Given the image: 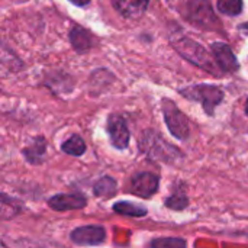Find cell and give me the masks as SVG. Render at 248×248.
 Listing matches in <instances>:
<instances>
[{
	"instance_id": "6da1fadb",
	"label": "cell",
	"mask_w": 248,
	"mask_h": 248,
	"mask_svg": "<svg viewBox=\"0 0 248 248\" xmlns=\"http://www.w3.org/2000/svg\"><path fill=\"white\" fill-rule=\"evenodd\" d=\"M170 44L185 60H187L193 65L211 73L212 76H219L222 73L218 62L214 61V58L209 55V52L201 44L193 41L192 38H189L180 32H173L170 35Z\"/></svg>"
},
{
	"instance_id": "7a4b0ae2",
	"label": "cell",
	"mask_w": 248,
	"mask_h": 248,
	"mask_svg": "<svg viewBox=\"0 0 248 248\" xmlns=\"http://www.w3.org/2000/svg\"><path fill=\"white\" fill-rule=\"evenodd\" d=\"M140 150L151 160L161 161V163H176L177 160L183 158V153L170 145L164 138H161L155 131H145L141 142Z\"/></svg>"
},
{
	"instance_id": "3957f363",
	"label": "cell",
	"mask_w": 248,
	"mask_h": 248,
	"mask_svg": "<svg viewBox=\"0 0 248 248\" xmlns=\"http://www.w3.org/2000/svg\"><path fill=\"white\" fill-rule=\"evenodd\" d=\"M180 94L186 96L190 100H196L201 102L206 115H214L215 109L218 105H221V102L224 100V92L221 87L215 86V84H193L190 87L186 89H180L179 90Z\"/></svg>"
},
{
	"instance_id": "277c9868",
	"label": "cell",
	"mask_w": 248,
	"mask_h": 248,
	"mask_svg": "<svg viewBox=\"0 0 248 248\" xmlns=\"http://www.w3.org/2000/svg\"><path fill=\"white\" fill-rule=\"evenodd\" d=\"M161 108H163V115H164V121L166 125L169 128V131L171 132L173 137H176L180 141H185L189 138V119L186 118V115L177 108V105L164 97L161 100Z\"/></svg>"
},
{
	"instance_id": "5b68a950",
	"label": "cell",
	"mask_w": 248,
	"mask_h": 248,
	"mask_svg": "<svg viewBox=\"0 0 248 248\" xmlns=\"http://www.w3.org/2000/svg\"><path fill=\"white\" fill-rule=\"evenodd\" d=\"M106 131L109 135V140L112 142V145L116 150H125L129 145V129L126 125V121L118 115V113H112L108 118L106 122Z\"/></svg>"
},
{
	"instance_id": "8992f818",
	"label": "cell",
	"mask_w": 248,
	"mask_h": 248,
	"mask_svg": "<svg viewBox=\"0 0 248 248\" xmlns=\"http://www.w3.org/2000/svg\"><path fill=\"white\" fill-rule=\"evenodd\" d=\"M189 4V19L193 23L202 26L203 29H214V26H219L218 19L215 17V13L208 0H195Z\"/></svg>"
},
{
	"instance_id": "52a82bcc",
	"label": "cell",
	"mask_w": 248,
	"mask_h": 248,
	"mask_svg": "<svg viewBox=\"0 0 248 248\" xmlns=\"http://www.w3.org/2000/svg\"><path fill=\"white\" fill-rule=\"evenodd\" d=\"M106 231L100 225H86L78 227L71 231L70 240L76 246H99L105 241Z\"/></svg>"
},
{
	"instance_id": "ba28073f",
	"label": "cell",
	"mask_w": 248,
	"mask_h": 248,
	"mask_svg": "<svg viewBox=\"0 0 248 248\" xmlns=\"http://www.w3.org/2000/svg\"><path fill=\"white\" fill-rule=\"evenodd\" d=\"M211 51L215 57V61L218 62L219 68L222 70V73L227 74H232L238 70L240 64L238 60L235 57V54L232 52V48L225 44V42H214L211 45Z\"/></svg>"
},
{
	"instance_id": "9c48e42d",
	"label": "cell",
	"mask_w": 248,
	"mask_h": 248,
	"mask_svg": "<svg viewBox=\"0 0 248 248\" xmlns=\"http://www.w3.org/2000/svg\"><path fill=\"white\" fill-rule=\"evenodd\" d=\"M158 185H160V180L155 174L148 173V171L138 173L131 180V192L137 196L148 199L157 193Z\"/></svg>"
},
{
	"instance_id": "30bf717a",
	"label": "cell",
	"mask_w": 248,
	"mask_h": 248,
	"mask_svg": "<svg viewBox=\"0 0 248 248\" xmlns=\"http://www.w3.org/2000/svg\"><path fill=\"white\" fill-rule=\"evenodd\" d=\"M48 205L51 209L57 212L77 211V209H83L87 205V199L80 193H60L52 196L48 201Z\"/></svg>"
},
{
	"instance_id": "8fae6325",
	"label": "cell",
	"mask_w": 248,
	"mask_h": 248,
	"mask_svg": "<svg viewBox=\"0 0 248 248\" xmlns=\"http://www.w3.org/2000/svg\"><path fill=\"white\" fill-rule=\"evenodd\" d=\"M115 10L124 17L135 19L145 13L150 0H112Z\"/></svg>"
},
{
	"instance_id": "7c38bea8",
	"label": "cell",
	"mask_w": 248,
	"mask_h": 248,
	"mask_svg": "<svg viewBox=\"0 0 248 248\" xmlns=\"http://www.w3.org/2000/svg\"><path fill=\"white\" fill-rule=\"evenodd\" d=\"M68 36H70L71 46H73L78 54L87 52V51L93 46V36H92V33H90L87 29L81 28V26H74V28L70 31Z\"/></svg>"
},
{
	"instance_id": "4fadbf2b",
	"label": "cell",
	"mask_w": 248,
	"mask_h": 248,
	"mask_svg": "<svg viewBox=\"0 0 248 248\" xmlns=\"http://www.w3.org/2000/svg\"><path fill=\"white\" fill-rule=\"evenodd\" d=\"M22 154L25 155V158L28 160V163L31 164H42L45 160V154H46V141L44 137H36L32 144L26 148L22 150Z\"/></svg>"
},
{
	"instance_id": "5bb4252c",
	"label": "cell",
	"mask_w": 248,
	"mask_h": 248,
	"mask_svg": "<svg viewBox=\"0 0 248 248\" xmlns=\"http://www.w3.org/2000/svg\"><path fill=\"white\" fill-rule=\"evenodd\" d=\"M116 189H118V183L115 179H112L110 176H105L102 179H99L94 186H93V192L97 198H102V199H109L112 198L115 193H116Z\"/></svg>"
},
{
	"instance_id": "9a60e30c",
	"label": "cell",
	"mask_w": 248,
	"mask_h": 248,
	"mask_svg": "<svg viewBox=\"0 0 248 248\" xmlns=\"http://www.w3.org/2000/svg\"><path fill=\"white\" fill-rule=\"evenodd\" d=\"M112 209H113V212H116L119 215H126V217H134V218L145 217L148 212L145 206L135 203V202H126V201L115 203Z\"/></svg>"
},
{
	"instance_id": "2e32d148",
	"label": "cell",
	"mask_w": 248,
	"mask_h": 248,
	"mask_svg": "<svg viewBox=\"0 0 248 248\" xmlns=\"http://www.w3.org/2000/svg\"><path fill=\"white\" fill-rule=\"evenodd\" d=\"M61 150L68 154V155H74V157H80L86 153L87 147H86V142L81 137L78 135H71L67 141L62 142L61 145Z\"/></svg>"
},
{
	"instance_id": "e0dca14e",
	"label": "cell",
	"mask_w": 248,
	"mask_h": 248,
	"mask_svg": "<svg viewBox=\"0 0 248 248\" xmlns=\"http://www.w3.org/2000/svg\"><path fill=\"white\" fill-rule=\"evenodd\" d=\"M243 7V0H218V10L228 16H238Z\"/></svg>"
},
{
	"instance_id": "ac0fdd59",
	"label": "cell",
	"mask_w": 248,
	"mask_h": 248,
	"mask_svg": "<svg viewBox=\"0 0 248 248\" xmlns=\"http://www.w3.org/2000/svg\"><path fill=\"white\" fill-rule=\"evenodd\" d=\"M187 205H189V199L183 190H179L166 199V206L173 211H183L185 208H187Z\"/></svg>"
},
{
	"instance_id": "d6986e66",
	"label": "cell",
	"mask_w": 248,
	"mask_h": 248,
	"mask_svg": "<svg viewBox=\"0 0 248 248\" xmlns=\"http://www.w3.org/2000/svg\"><path fill=\"white\" fill-rule=\"evenodd\" d=\"M151 247H186L183 238H157L151 241Z\"/></svg>"
},
{
	"instance_id": "ffe728a7",
	"label": "cell",
	"mask_w": 248,
	"mask_h": 248,
	"mask_svg": "<svg viewBox=\"0 0 248 248\" xmlns=\"http://www.w3.org/2000/svg\"><path fill=\"white\" fill-rule=\"evenodd\" d=\"M70 3H73L74 6H78V7H84L87 6L92 0H68Z\"/></svg>"
},
{
	"instance_id": "44dd1931",
	"label": "cell",
	"mask_w": 248,
	"mask_h": 248,
	"mask_svg": "<svg viewBox=\"0 0 248 248\" xmlns=\"http://www.w3.org/2000/svg\"><path fill=\"white\" fill-rule=\"evenodd\" d=\"M240 31H241L244 35H248V22L243 23V25H240Z\"/></svg>"
},
{
	"instance_id": "7402d4cb",
	"label": "cell",
	"mask_w": 248,
	"mask_h": 248,
	"mask_svg": "<svg viewBox=\"0 0 248 248\" xmlns=\"http://www.w3.org/2000/svg\"><path fill=\"white\" fill-rule=\"evenodd\" d=\"M246 113H247V116H248V99H247V102H246Z\"/></svg>"
},
{
	"instance_id": "603a6c76",
	"label": "cell",
	"mask_w": 248,
	"mask_h": 248,
	"mask_svg": "<svg viewBox=\"0 0 248 248\" xmlns=\"http://www.w3.org/2000/svg\"><path fill=\"white\" fill-rule=\"evenodd\" d=\"M13 1H26V0H13Z\"/></svg>"
}]
</instances>
